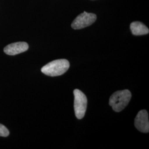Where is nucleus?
<instances>
[{
  "label": "nucleus",
  "instance_id": "8",
  "mask_svg": "<svg viewBox=\"0 0 149 149\" xmlns=\"http://www.w3.org/2000/svg\"><path fill=\"white\" fill-rule=\"evenodd\" d=\"M10 134L9 130L3 125L0 124V136L6 137Z\"/></svg>",
  "mask_w": 149,
  "mask_h": 149
},
{
  "label": "nucleus",
  "instance_id": "3",
  "mask_svg": "<svg viewBox=\"0 0 149 149\" xmlns=\"http://www.w3.org/2000/svg\"><path fill=\"white\" fill-rule=\"evenodd\" d=\"M74 110L75 116L78 119H81L85 114L87 99L85 95L78 89L74 91Z\"/></svg>",
  "mask_w": 149,
  "mask_h": 149
},
{
  "label": "nucleus",
  "instance_id": "6",
  "mask_svg": "<svg viewBox=\"0 0 149 149\" xmlns=\"http://www.w3.org/2000/svg\"><path fill=\"white\" fill-rule=\"evenodd\" d=\"M28 44L26 42H17L12 43L4 48V52L9 55H16L23 53L28 49Z\"/></svg>",
  "mask_w": 149,
  "mask_h": 149
},
{
  "label": "nucleus",
  "instance_id": "7",
  "mask_svg": "<svg viewBox=\"0 0 149 149\" xmlns=\"http://www.w3.org/2000/svg\"><path fill=\"white\" fill-rule=\"evenodd\" d=\"M130 30L134 36H142L149 33V28L140 22H134L130 24Z\"/></svg>",
  "mask_w": 149,
  "mask_h": 149
},
{
  "label": "nucleus",
  "instance_id": "2",
  "mask_svg": "<svg viewBox=\"0 0 149 149\" xmlns=\"http://www.w3.org/2000/svg\"><path fill=\"white\" fill-rule=\"evenodd\" d=\"M132 98V93L128 90L118 91L112 94L109 104L115 112H120L128 106Z\"/></svg>",
  "mask_w": 149,
  "mask_h": 149
},
{
  "label": "nucleus",
  "instance_id": "4",
  "mask_svg": "<svg viewBox=\"0 0 149 149\" xmlns=\"http://www.w3.org/2000/svg\"><path fill=\"white\" fill-rule=\"evenodd\" d=\"M97 19V16L94 13L84 12L77 16L71 24V27L74 29H80L90 26Z\"/></svg>",
  "mask_w": 149,
  "mask_h": 149
},
{
  "label": "nucleus",
  "instance_id": "1",
  "mask_svg": "<svg viewBox=\"0 0 149 149\" xmlns=\"http://www.w3.org/2000/svg\"><path fill=\"white\" fill-rule=\"evenodd\" d=\"M70 68L69 61L66 59L54 60L44 66L41 71L47 76L54 77L65 74Z\"/></svg>",
  "mask_w": 149,
  "mask_h": 149
},
{
  "label": "nucleus",
  "instance_id": "5",
  "mask_svg": "<svg viewBox=\"0 0 149 149\" xmlns=\"http://www.w3.org/2000/svg\"><path fill=\"white\" fill-rule=\"evenodd\" d=\"M134 125L139 131L144 133H149V114L146 110L139 112L135 119Z\"/></svg>",
  "mask_w": 149,
  "mask_h": 149
}]
</instances>
